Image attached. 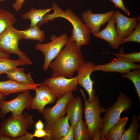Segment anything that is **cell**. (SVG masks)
Returning <instances> with one entry per match:
<instances>
[{
  "mask_svg": "<svg viewBox=\"0 0 140 140\" xmlns=\"http://www.w3.org/2000/svg\"><path fill=\"white\" fill-rule=\"evenodd\" d=\"M81 47L71 37L69 38L64 48L49 65L52 71L53 76L73 78L74 72L84 61Z\"/></svg>",
  "mask_w": 140,
  "mask_h": 140,
  "instance_id": "1",
  "label": "cell"
},
{
  "mask_svg": "<svg viewBox=\"0 0 140 140\" xmlns=\"http://www.w3.org/2000/svg\"><path fill=\"white\" fill-rule=\"evenodd\" d=\"M54 10L53 13L46 14L37 24L39 27L50 20L61 17L68 20L73 26L72 36L71 37L78 46L81 47L88 45L89 43L90 29L87 26L80 17L75 14L71 9L67 8L65 11L59 7L54 2L52 3Z\"/></svg>",
  "mask_w": 140,
  "mask_h": 140,
  "instance_id": "2",
  "label": "cell"
},
{
  "mask_svg": "<svg viewBox=\"0 0 140 140\" xmlns=\"http://www.w3.org/2000/svg\"><path fill=\"white\" fill-rule=\"evenodd\" d=\"M80 90L84 100L85 118L90 140H100L104 120L100 115L104 113L106 109L100 106L97 96L95 95L92 100L89 101L82 90Z\"/></svg>",
  "mask_w": 140,
  "mask_h": 140,
  "instance_id": "3",
  "label": "cell"
},
{
  "mask_svg": "<svg viewBox=\"0 0 140 140\" xmlns=\"http://www.w3.org/2000/svg\"><path fill=\"white\" fill-rule=\"evenodd\" d=\"M34 122L33 116L26 112L19 115L11 114L1 120L0 134L8 136L13 140L28 132Z\"/></svg>",
  "mask_w": 140,
  "mask_h": 140,
  "instance_id": "4",
  "label": "cell"
},
{
  "mask_svg": "<svg viewBox=\"0 0 140 140\" xmlns=\"http://www.w3.org/2000/svg\"><path fill=\"white\" fill-rule=\"evenodd\" d=\"M132 104L131 99L127 94L120 93L117 100L104 113L100 140H105V136L108 130L120 120L122 112L129 109Z\"/></svg>",
  "mask_w": 140,
  "mask_h": 140,
  "instance_id": "5",
  "label": "cell"
},
{
  "mask_svg": "<svg viewBox=\"0 0 140 140\" xmlns=\"http://www.w3.org/2000/svg\"><path fill=\"white\" fill-rule=\"evenodd\" d=\"M22 39L18 30L9 27L0 34V51L8 55L15 54L25 65H31L32 61L18 48V42Z\"/></svg>",
  "mask_w": 140,
  "mask_h": 140,
  "instance_id": "6",
  "label": "cell"
},
{
  "mask_svg": "<svg viewBox=\"0 0 140 140\" xmlns=\"http://www.w3.org/2000/svg\"><path fill=\"white\" fill-rule=\"evenodd\" d=\"M30 90H27L19 94L12 100L0 101V119L4 118L5 115L9 112L14 115H19L22 114L25 109H30V107L33 97L30 94Z\"/></svg>",
  "mask_w": 140,
  "mask_h": 140,
  "instance_id": "7",
  "label": "cell"
},
{
  "mask_svg": "<svg viewBox=\"0 0 140 140\" xmlns=\"http://www.w3.org/2000/svg\"><path fill=\"white\" fill-rule=\"evenodd\" d=\"M52 41L43 44L39 42L35 45V49L40 51L43 54L45 61L43 66L44 71L47 70L50 63L55 59L67 44L69 38L64 33L58 37L52 36Z\"/></svg>",
  "mask_w": 140,
  "mask_h": 140,
  "instance_id": "8",
  "label": "cell"
},
{
  "mask_svg": "<svg viewBox=\"0 0 140 140\" xmlns=\"http://www.w3.org/2000/svg\"><path fill=\"white\" fill-rule=\"evenodd\" d=\"M44 83L49 88L54 95L58 98L69 92L78 89L77 76L72 78L52 76L45 80Z\"/></svg>",
  "mask_w": 140,
  "mask_h": 140,
  "instance_id": "9",
  "label": "cell"
},
{
  "mask_svg": "<svg viewBox=\"0 0 140 140\" xmlns=\"http://www.w3.org/2000/svg\"><path fill=\"white\" fill-rule=\"evenodd\" d=\"M74 97L72 91L58 98L55 104L52 107L45 108L41 114L46 123L52 124L64 117L66 108L68 102Z\"/></svg>",
  "mask_w": 140,
  "mask_h": 140,
  "instance_id": "10",
  "label": "cell"
},
{
  "mask_svg": "<svg viewBox=\"0 0 140 140\" xmlns=\"http://www.w3.org/2000/svg\"><path fill=\"white\" fill-rule=\"evenodd\" d=\"M94 65L92 62L84 61L77 71L78 83L87 92L89 96L88 101H91L95 95V92L93 89L94 82L91 79V73L94 71Z\"/></svg>",
  "mask_w": 140,
  "mask_h": 140,
  "instance_id": "11",
  "label": "cell"
},
{
  "mask_svg": "<svg viewBox=\"0 0 140 140\" xmlns=\"http://www.w3.org/2000/svg\"><path fill=\"white\" fill-rule=\"evenodd\" d=\"M33 90L35 91L36 94L32 100L30 109L37 110L42 114L46 106L49 104H53L57 98L49 88L44 83Z\"/></svg>",
  "mask_w": 140,
  "mask_h": 140,
  "instance_id": "12",
  "label": "cell"
},
{
  "mask_svg": "<svg viewBox=\"0 0 140 140\" xmlns=\"http://www.w3.org/2000/svg\"><path fill=\"white\" fill-rule=\"evenodd\" d=\"M113 61L102 65L94 66V70L105 72H113L125 73L131 69L140 68V64L130 62L122 57L116 56Z\"/></svg>",
  "mask_w": 140,
  "mask_h": 140,
  "instance_id": "13",
  "label": "cell"
},
{
  "mask_svg": "<svg viewBox=\"0 0 140 140\" xmlns=\"http://www.w3.org/2000/svg\"><path fill=\"white\" fill-rule=\"evenodd\" d=\"M114 12L112 10L105 13L94 14L90 9H88L82 13L81 16L85 24L94 35L100 31L101 26L108 22Z\"/></svg>",
  "mask_w": 140,
  "mask_h": 140,
  "instance_id": "14",
  "label": "cell"
},
{
  "mask_svg": "<svg viewBox=\"0 0 140 140\" xmlns=\"http://www.w3.org/2000/svg\"><path fill=\"white\" fill-rule=\"evenodd\" d=\"M116 23L117 34L122 39L128 37L133 31L140 20V16L132 18L127 17L116 10L114 13Z\"/></svg>",
  "mask_w": 140,
  "mask_h": 140,
  "instance_id": "15",
  "label": "cell"
},
{
  "mask_svg": "<svg viewBox=\"0 0 140 140\" xmlns=\"http://www.w3.org/2000/svg\"><path fill=\"white\" fill-rule=\"evenodd\" d=\"M67 115L58 120L53 123H45V130L49 135L43 138L44 140H60L67 133L70 127Z\"/></svg>",
  "mask_w": 140,
  "mask_h": 140,
  "instance_id": "16",
  "label": "cell"
},
{
  "mask_svg": "<svg viewBox=\"0 0 140 140\" xmlns=\"http://www.w3.org/2000/svg\"><path fill=\"white\" fill-rule=\"evenodd\" d=\"M106 27L94 35L95 37L108 42L113 49H117L121 45L122 39L118 35L115 27V17L114 13L108 20Z\"/></svg>",
  "mask_w": 140,
  "mask_h": 140,
  "instance_id": "17",
  "label": "cell"
},
{
  "mask_svg": "<svg viewBox=\"0 0 140 140\" xmlns=\"http://www.w3.org/2000/svg\"><path fill=\"white\" fill-rule=\"evenodd\" d=\"M43 84L44 83L27 85L9 79L6 81H0V93L7 96L13 93H22L27 90H34L35 88Z\"/></svg>",
  "mask_w": 140,
  "mask_h": 140,
  "instance_id": "18",
  "label": "cell"
},
{
  "mask_svg": "<svg viewBox=\"0 0 140 140\" xmlns=\"http://www.w3.org/2000/svg\"><path fill=\"white\" fill-rule=\"evenodd\" d=\"M83 111L81 98L79 96L73 97L67 104L65 110L71 124L74 126L77 122L82 119Z\"/></svg>",
  "mask_w": 140,
  "mask_h": 140,
  "instance_id": "19",
  "label": "cell"
},
{
  "mask_svg": "<svg viewBox=\"0 0 140 140\" xmlns=\"http://www.w3.org/2000/svg\"><path fill=\"white\" fill-rule=\"evenodd\" d=\"M23 68L15 67L7 72V77L9 79L19 83L27 85H32L36 84L32 78L31 73L27 74L24 73Z\"/></svg>",
  "mask_w": 140,
  "mask_h": 140,
  "instance_id": "20",
  "label": "cell"
},
{
  "mask_svg": "<svg viewBox=\"0 0 140 140\" xmlns=\"http://www.w3.org/2000/svg\"><path fill=\"white\" fill-rule=\"evenodd\" d=\"M128 118L127 116L120 118L108 130L105 136V140H120Z\"/></svg>",
  "mask_w": 140,
  "mask_h": 140,
  "instance_id": "21",
  "label": "cell"
},
{
  "mask_svg": "<svg viewBox=\"0 0 140 140\" xmlns=\"http://www.w3.org/2000/svg\"><path fill=\"white\" fill-rule=\"evenodd\" d=\"M53 9L52 7L43 9H37L32 8L23 14L22 18L24 20L29 19L30 20V27H32L37 25L45 15Z\"/></svg>",
  "mask_w": 140,
  "mask_h": 140,
  "instance_id": "22",
  "label": "cell"
},
{
  "mask_svg": "<svg viewBox=\"0 0 140 140\" xmlns=\"http://www.w3.org/2000/svg\"><path fill=\"white\" fill-rule=\"evenodd\" d=\"M139 119L136 114L132 115V121L129 127L127 130H125L120 140H140Z\"/></svg>",
  "mask_w": 140,
  "mask_h": 140,
  "instance_id": "23",
  "label": "cell"
},
{
  "mask_svg": "<svg viewBox=\"0 0 140 140\" xmlns=\"http://www.w3.org/2000/svg\"><path fill=\"white\" fill-rule=\"evenodd\" d=\"M39 27L36 25L25 30H18V31L22 39L35 40L41 43L45 39V34Z\"/></svg>",
  "mask_w": 140,
  "mask_h": 140,
  "instance_id": "24",
  "label": "cell"
},
{
  "mask_svg": "<svg viewBox=\"0 0 140 140\" xmlns=\"http://www.w3.org/2000/svg\"><path fill=\"white\" fill-rule=\"evenodd\" d=\"M16 21L10 11L0 8V34L9 27L13 26Z\"/></svg>",
  "mask_w": 140,
  "mask_h": 140,
  "instance_id": "25",
  "label": "cell"
},
{
  "mask_svg": "<svg viewBox=\"0 0 140 140\" xmlns=\"http://www.w3.org/2000/svg\"><path fill=\"white\" fill-rule=\"evenodd\" d=\"M74 128L75 140H90L87 126L82 119L76 123Z\"/></svg>",
  "mask_w": 140,
  "mask_h": 140,
  "instance_id": "26",
  "label": "cell"
},
{
  "mask_svg": "<svg viewBox=\"0 0 140 140\" xmlns=\"http://www.w3.org/2000/svg\"><path fill=\"white\" fill-rule=\"evenodd\" d=\"M25 64L19 59L14 60L0 57V75L6 73L15 67L20 66H25Z\"/></svg>",
  "mask_w": 140,
  "mask_h": 140,
  "instance_id": "27",
  "label": "cell"
},
{
  "mask_svg": "<svg viewBox=\"0 0 140 140\" xmlns=\"http://www.w3.org/2000/svg\"><path fill=\"white\" fill-rule=\"evenodd\" d=\"M140 68L135 69L133 71H130L123 74L122 77L127 78L131 81L134 84L136 93L140 101Z\"/></svg>",
  "mask_w": 140,
  "mask_h": 140,
  "instance_id": "28",
  "label": "cell"
},
{
  "mask_svg": "<svg viewBox=\"0 0 140 140\" xmlns=\"http://www.w3.org/2000/svg\"><path fill=\"white\" fill-rule=\"evenodd\" d=\"M123 48L122 47L118 53L107 52L115 56H118L122 57L126 60L134 63L140 62V52H134L129 53H124L123 52Z\"/></svg>",
  "mask_w": 140,
  "mask_h": 140,
  "instance_id": "29",
  "label": "cell"
},
{
  "mask_svg": "<svg viewBox=\"0 0 140 140\" xmlns=\"http://www.w3.org/2000/svg\"><path fill=\"white\" fill-rule=\"evenodd\" d=\"M135 29L130 35L122 40L121 45L128 42L140 43V21H139Z\"/></svg>",
  "mask_w": 140,
  "mask_h": 140,
  "instance_id": "30",
  "label": "cell"
},
{
  "mask_svg": "<svg viewBox=\"0 0 140 140\" xmlns=\"http://www.w3.org/2000/svg\"><path fill=\"white\" fill-rule=\"evenodd\" d=\"M75 140L74 126L71 124L66 134L60 140Z\"/></svg>",
  "mask_w": 140,
  "mask_h": 140,
  "instance_id": "31",
  "label": "cell"
},
{
  "mask_svg": "<svg viewBox=\"0 0 140 140\" xmlns=\"http://www.w3.org/2000/svg\"><path fill=\"white\" fill-rule=\"evenodd\" d=\"M49 136V134L44 129H35L34 133L31 135L32 137H36L38 138H43L46 136Z\"/></svg>",
  "mask_w": 140,
  "mask_h": 140,
  "instance_id": "32",
  "label": "cell"
},
{
  "mask_svg": "<svg viewBox=\"0 0 140 140\" xmlns=\"http://www.w3.org/2000/svg\"><path fill=\"white\" fill-rule=\"evenodd\" d=\"M112 2L116 7L119 8L123 10L127 15H130L129 12L126 8L124 4L123 0H110Z\"/></svg>",
  "mask_w": 140,
  "mask_h": 140,
  "instance_id": "33",
  "label": "cell"
},
{
  "mask_svg": "<svg viewBox=\"0 0 140 140\" xmlns=\"http://www.w3.org/2000/svg\"><path fill=\"white\" fill-rule=\"evenodd\" d=\"M26 0H15L12 6L16 11H20L22 8L24 3Z\"/></svg>",
  "mask_w": 140,
  "mask_h": 140,
  "instance_id": "34",
  "label": "cell"
},
{
  "mask_svg": "<svg viewBox=\"0 0 140 140\" xmlns=\"http://www.w3.org/2000/svg\"><path fill=\"white\" fill-rule=\"evenodd\" d=\"M32 134L27 132L23 135L13 139V140H33L34 138L31 136Z\"/></svg>",
  "mask_w": 140,
  "mask_h": 140,
  "instance_id": "35",
  "label": "cell"
},
{
  "mask_svg": "<svg viewBox=\"0 0 140 140\" xmlns=\"http://www.w3.org/2000/svg\"><path fill=\"white\" fill-rule=\"evenodd\" d=\"M35 127L37 129H44V125L42 121L39 120L35 124Z\"/></svg>",
  "mask_w": 140,
  "mask_h": 140,
  "instance_id": "36",
  "label": "cell"
},
{
  "mask_svg": "<svg viewBox=\"0 0 140 140\" xmlns=\"http://www.w3.org/2000/svg\"><path fill=\"white\" fill-rule=\"evenodd\" d=\"M0 140H13L12 138L10 136L0 134Z\"/></svg>",
  "mask_w": 140,
  "mask_h": 140,
  "instance_id": "37",
  "label": "cell"
},
{
  "mask_svg": "<svg viewBox=\"0 0 140 140\" xmlns=\"http://www.w3.org/2000/svg\"><path fill=\"white\" fill-rule=\"evenodd\" d=\"M0 57L9 58L10 57L9 55L6 54L0 51Z\"/></svg>",
  "mask_w": 140,
  "mask_h": 140,
  "instance_id": "38",
  "label": "cell"
},
{
  "mask_svg": "<svg viewBox=\"0 0 140 140\" xmlns=\"http://www.w3.org/2000/svg\"><path fill=\"white\" fill-rule=\"evenodd\" d=\"M6 100V96L4 94L0 93V101L2 100Z\"/></svg>",
  "mask_w": 140,
  "mask_h": 140,
  "instance_id": "39",
  "label": "cell"
},
{
  "mask_svg": "<svg viewBox=\"0 0 140 140\" xmlns=\"http://www.w3.org/2000/svg\"><path fill=\"white\" fill-rule=\"evenodd\" d=\"M6 0H0V2H2L5 1Z\"/></svg>",
  "mask_w": 140,
  "mask_h": 140,
  "instance_id": "40",
  "label": "cell"
}]
</instances>
